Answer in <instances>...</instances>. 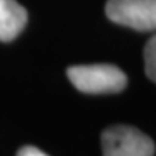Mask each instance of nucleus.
<instances>
[{"instance_id":"obj_1","label":"nucleus","mask_w":156,"mask_h":156,"mask_svg":"<svg viewBox=\"0 0 156 156\" xmlns=\"http://www.w3.org/2000/svg\"><path fill=\"white\" fill-rule=\"evenodd\" d=\"M69 82L85 94H113L127 87V76L113 64H82L66 71Z\"/></svg>"},{"instance_id":"obj_2","label":"nucleus","mask_w":156,"mask_h":156,"mask_svg":"<svg viewBox=\"0 0 156 156\" xmlns=\"http://www.w3.org/2000/svg\"><path fill=\"white\" fill-rule=\"evenodd\" d=\"M104 156H153L154 142L139 128L128 125L109 127L101 137Z\"/></svg>"},{"instance_id":"obj_3","label":"nucleus","mask_w":156,"mask_h":156,"mask_svg":"<svg viewBox=\"0 0 156 156\" xmlns=\"http://www.w3.org/2000/svg\"><path fill=\"white\" fill-rule=\"evenodd\" d=\"M106 16L137 31H156V0H108Z\"/></svg>"},{"instance_id":"obj_4","label":"nucleus","mask_w":156,"mask_h":156,"mask_svg":"<svg viewBox=\"0 0 156 156\" xmlns=\"http://www.w3.org/2000/svg\"><path fill=\"white\" fill-rule=\"evenodd\" d=\"M28 21L26 9L16 0H0V40L11 42L23 31Z\"/></svg>"},{"instance_id":"obj_5","label":"nucleus","mask_w":156,"mask_h":156,"mask_svg":"<svg viewBox=\"0 0 156 156\" xmlns=\"http://www.w3.org/2000/svg\"><path fill=\"white\" fill-rule=\"evenodd\" d=\"M144 66L146 75L156 83V35H153L144 47Z\"/></svg>"},{"instance_id":"obj_6","label":"nucleus","mask_w":156,"mask_h":156,"mask_svg":"<svg viewBox=\"0 0 156 156\" xmlns=\"http://www.w3.org/2000/svg\"><path fill=\"white\" fill-rule=\"evenodd\" d=\"M17 156H49V154H45L44 151L35 147V146H24L17 151Z\"/></svg>"}]
</instances>
